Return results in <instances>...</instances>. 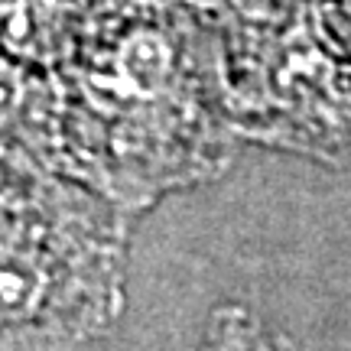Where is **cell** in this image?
Here are the masks:
<instances>
[{
  "label": "cell",
  "mask_w": 351,
  "mask_h": 351,
  "mask_svg": "<svg viewBox=\"0 0 351 351\" xmlns=\"http://www.w3.org/2000/svg\"><path fill=\"white\" fill-rule=\"evenodd\" d=\"M328 39L351 56V0H313Z\"/></svg>",
  "instance_id": "4"
},
{
  "label": "cell",
  "mask_w": 351,
  "mask_h": 351,
  "mask_svg": "<svg viewBox=\"0 0 351 351\" xmlns=\"http://www.w3.org/2000/svg\"><path fill=\"white\" fill-rule=\"evenodd\" d=\"M218 85L234 137L351 173V56L315 3L221 43Z\"/></svg>",
  "instance_id": "2"
},
{
  "label": "cell",
  "mask_w": 351,
  "mask_h": 351,
  "mask_svg": "<svg viewBox=\"0 0 351 351\" xmlns=\"http://www.w3.org/2000/svg\"><path fill=\"white\" fill-rule=\"evenodd\" d=\"M199 351H283V345L263 328V322L247 306L221 302L205 322Z\"/></svg>",
  "instance_id": "3"
},
{
  "label": "cell",
  "mask_w": 351,
  "mask_h": 351,
  "mask_svg": "<svg viewBox=\"0 0 351 351\" xmlns=\"http://www.w3.org/2000/svg\"><path fill=\"white\" fill-rule=\"evenodd\" d=\"M137 215L3 143L0 351H78L127 306Z\"/></svg>",
  "instance_id": "1"
}]
</instances>
